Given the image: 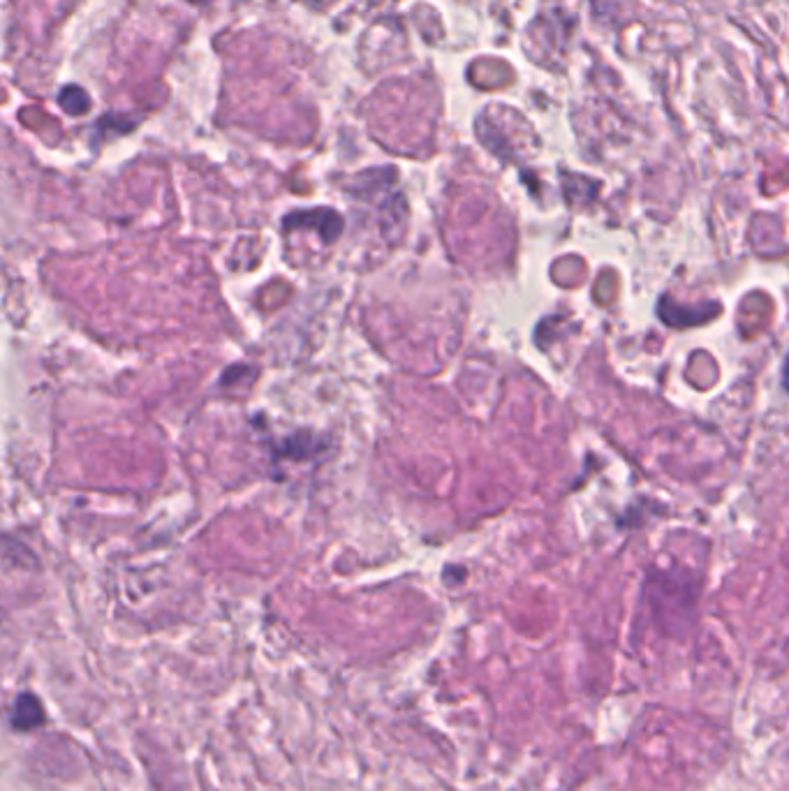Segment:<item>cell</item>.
I'll return each instance as SVG.
<instances>
[{
    "mask_svg": "<svg viewBox=\"0 0 789 791\" xmlns=\"http://www.w3.org/2000/svg\"><path fill=\"white\" fill-rule=\"evenodd\" d=\"M44 711L40 706V701L33 697V694H24V697H19L17 701V708H14V727L17 729H33L38 727L42 722Z\"/></svg>",
    "mask_w": 789,
    "mask_h": 791,
    "instance_id": "6da1fadb",
    "label": "cell"
}]
</instances>
